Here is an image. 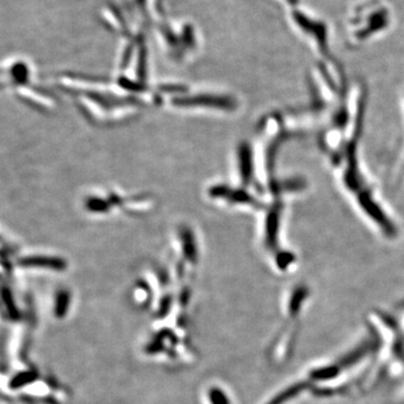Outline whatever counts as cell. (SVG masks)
<instances>
[{
	"mask_svg": "<svg viewBox=\"0 0 404 404\" xmlns=\"http://www.w3.org/2000/svg\"><path fill=\"white\" fill-rule=\"evenodd\" d=\"M17 264L24 269H42L52 272H63L68 264L65 259L50 255H26L17 260Z\"/></svg>",
	"mask_w": 404,
	"mask_h": 404,
	"instance_id": "cell-1",
	"label": "cell"
},
{
	"mask_svg": "<svg viewBox=\"0 0 404 404\" xmlns=\"http://www.w3.org/2000/svg\"><path fill=\"white\" fill-rule=\"evenodd\" d=\"M73 307V294L67 288H62L55 291L52 296L51 302V314L52 317L61 321L67 319L72 311Z\"/></svg>",
	"mask_w": 404,
	"mask_h": 404,
	"instance_id": "cell-2",
	"label": "cell"
},
{
	"mask_svg": "<svg viewBox=\"0 0 404 404\" xmlns=\"http://www.w3.org/2000/svg\"><path fill=\"white\" fill-rule=\"evenodd\" d=\"M175 104L179 106H207L215 107V108L227 109L228 107H233V103L227 98L212 96V94H197V96L189 98H180L175 100Z\"/></svg>",
	"mask_w": 404,
	"mask_h": 404,
	"instance_id": "cell-3",
	"label": "cell"
},
{
	"mask_svg": "<svg viewBox=\"0 0 404 404\" xmlns=\"http://www.w3.org/2000/svg\"><path fill=\"white\" fill-rule=\"evenodd\" d=\"M202 404H231V400L220 384L210 383L202 390Z\"/></svg>",
	"mask_w": 404,
	"mask_h": 404,
	"instance_id": "cell-4",
	"label": "cell"
},
{
	"mask_svg": "<svg viewBox=\"0 0 404 404\" xmlns=\"http://www.w3.org/2000/svg\"><path fill=\"white\" fill-rule=\"evenodd\" d=\"M182 240V254L187 258V262L195 265L198 262V252L197 246L194 244V239L191 231H184L181 235Z\"/></svg>",
	"mask_w": 404,
	"mask_h": 404,
	"instance_id": "cell-5",
	"label": "cell"
}]
</instances>
